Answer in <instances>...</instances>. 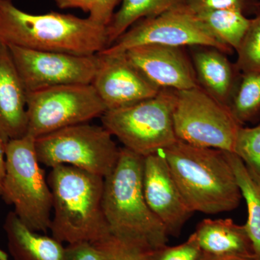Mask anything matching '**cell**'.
<instances>
[{"instance_id":"5bb4252c","label":"cell","mask_w":260,"mask_h":260,"mask_svg":"<svg viewBox=\"0 0 260 260\" xmlns=\"http://www.w3.org/2000/svg\"><path fill=\"white\" fill-rule=\"evenodd\" d=\"M124 53L128 60L160 90L181 91L199 85L192 61L184 47L145 44Z\"/></svg>"},{"instance_id":"7a4b0ae2","label":"cell","mask_w":260,"mask_h":260,"mask_svg":"<svg viewBox=\"0 0 260 260\" xmlns=\"http://www.w3.org/2000/svg\"><path fill=\"white\" fill-rule=\"evenodd\" d=\"M0 42L32 50L94 55L107 47V27L56 12L31 14L13 0H0Z\"/></svg>"},{"instance_id":"1f68e13d","label":"cell","mask_w":260,"mask_h":260,"mask_svg":"<svg viewBox=\"0 0 260 260\" xmlns=\"http://www.w3.org/2000/svg\"><path fill=\"white\" fill-rule=\"evenodd\" d=\"M200 260H256L254 256H220L213 255L203 252Z\"/></svg>"},{"instance_id":"cb8c5ba5","label":"cell","mask_w":260,"mask_h":260,"mask_svg":"<svg viewBox=\"0 0 260 260\" xmlns=\"http://www.w3.org/2000/svg\"><path fill=\"white\" fill-rule=\"evenodd\" d=\"M236 66L242 73H260V13L251 24L237 49Z\"/></svg>"},{"instance_id":"4dcf8cb0","label":"cell","mask_w":260,"mask_h":260,"mask_svg":"<svg viewBox=\"0 0 260 260\" xmlns=\"http://www.w3.org/2000/svg\"><path fill=\"white\" fill-rule=\"evenodd\" d=\"M6 169V143L0 136V198Z\"/></svg>"},{"instance_id":"d6986e66","label":"cell","mask_w":260,"mask_h":260,"mask_svg":"<svg viewBox=\"0 0 260 260\" xmlns=\"http://www.w3.org/2000/svg\"><path fill=\"white\" fill-rule=\"evenodd\" d=\"M186 3L187 0H122L107 27V47L142 19L157 16Z\"/></svg>"},{"instance_id":"e0dca14e","label":"cell","mask_w":260,"mask_h":260,"mask_svg":"<svg viewBox=\"0 0 260 260\" xmlns=\"http://www.w3.org/2000/svg\"><path fill=\"white\" fill-rule=\"evenodd\" d=\"M194 234L206 254L255 256L245 226L232 218L204 219L198 224Z\"/></svg>"},{"instance_id":"277c9868","label":"cell","mask_w":260,"mask_h":260,"mask_svg":"<svg viewBox=\"0 0 260 260\" xmlns=\"http://www.w3.org/2000/svg\"><path fill=\"white\" fill-rule=\"evenodd\" d=\"M48 184L52 194V237L68 244H95L112 235L104 208V178L68 165L51 168Z\"/></svg>"},{"instance_id":"5b68a950","label":"cell","mask_w":260,"mask_h":260,"mask_svg":"<svg viewBox=\"0 0 260 260\" xmlns=\"http://www.w3.org/2000/svg\"><path fill=\"white\" fill-rule=\"evenodd\" d=\"M40 164L31 136L8 141L1 198L14 206V213L30 230L47 233L50 230L53 199Z\"/></svg>"},{"instance_id":"f1b7e54d","label":"cell","mask_w":260,"mask_h":260,"mask_svg":"<svg viewBox=\"0 0 260 260\" xmlns=\"http://www.w3.org/2000/svg\"><path fill=\"white\" fill-rule=\"evenodd\" d=\"M66 257L67 260H102V254L95 244L78 242L68 244Z\"/></svg>"},{"instance_id":"484cf974","label":"cell","mask_w":260,"mask_h":260,"mask_svg":"<svg viewBox=\"0 0 260 260\" xmlns=\"http://www.w3.org/2000/svg\"><path fill=\"white\" fill-rule=\"evenodd\" d=\"M102 260H148L146 252L110 235L95 243Z\"/></svg>"},{"instance_id":"ffe728a7","label":"cell","mask_w":260,"mask_h":260,"mask_svg":"<svg viewBox=\"0 0 260 260\" xmlns=\"http://www.w3.org/2000/svg\"><path fill=\"white\" fill-rule=\"evenodd\" d=\"M229 158L247 207L248 218L244 226L252 244L256 259L260 260V185L236 154L229 153Z\"/></svg>"},{"instance_id":"8fae6325","label":"cell","mask_w":260,"mask_h":260,"mask_svg":"<svg viewBox=\"0 0 260 260\" xmlns=\"http://www.w3.org/2000/svg\"><path fill=\"white\" fill-rule=\"evenodd\" d=\"M8 47L28 93L58 85L91 84L96 73L97 54L76 55Z\"/></svg>"},{"instance_id":"8992f818","label":"cell","mask_w":260,"mask_h":260,"mask_svg":"<svg viewBox=\"0 0 260 260\" xmlns=\"http://www.w3.org/2000/svg\"><path fill=\"white\" fill-rule=\"evenodd\" d=\"M177 92L162 89L155 96L119 109L107 110L103 126L124 148L143 157L164 151L177 141L174 126Z\"/></svg>"},{"instance_id":"ac0fdd59","label":"cell","mask_w":260,"mask_h":260,"mask_svg":"<svg viewBox=\"0 0 260 260\" xmlns=\"http://www.w3.org/2000/svg\"><path fill=\"white\" fill-rule=\"evenodd\" d=\"M4 229L8 249L15 260H67L63 243L30 230L14 211L7 215Z\"/></svg>"},{"instance_id":"9a60e30c","label":"cell","mask_w":260,"mask_h":260,"mask_svg":"<svg viewBox=\"0 0 260 260\" xmlns=\"http://www.w3.org/2000/svg\"><path fill=\"white\" fill-rule=\"evenodd\" d=\"M27 96L9 48L0 42V136L6 143L28 133Z\"/></svg>"},{"instance_id":"ba28073f","label":"cell","mask_w":260,"mask_h":260,"mask_svg":"<svg viewBox=\"0 0 260 260\" xmlns=\"http://www.w3.org/2000/svg\"><path fill=\"white\" fill-rule=\"evenodd\" d=\"M177 92L174 126L178 140L202 148L234 153L242 124L229 108L201 87Z\"/></svg>"},{"instance_id":"83f0119b","label":"cell","mask_w":260,"mask_h":260,"mask_svg":"<svg viewBox=\"0 0 260 260\" xmlns=\"http://www.w3.org/2000/svg\"><path fill=\"white\" fill-rule=\"evenodd\" d=\"M122 0H95L93 8L89 13L88 18L102 26L107 27L114 10Z\"/></svg>"},{"instance_id":"d4e9b609","label":"cell","mask_w":260,"mask_h":260,"mask_svg":"<svg viewBox=\"0 0 260 260\" xmlns=\"http://www.w3.org/2000/svg\"><path fill=\"white\" fill-rule=\"evenodd\" d=\"M148 260H200L203 251L194 233L177 246H162L146 253Z\"/></svg>"},{"instance_id":"3957f363","label":"cell","mask_w":260,"mask_h":260,"mask_svg":"<svg viewBox=\"0 0 260 260\" xmlns=\"http://www.w3.org/2000/svg\"><path fill=\"white\" fill-rule=\"evenodd\" d=\"M181 194L193 212L232 211L242 199L229 152L178 140L161 151Z\"/></svg>"},{"instance_id":"6da1fadb","label":"cell","mask_w":260,"mask_h":260,"mask_svg":"<svg viewBox=\"0 0 260 260\" xmlns=\"http://www.w3.org/2000/svg\"><path fill=\"white\" fill-rule=\"evenodd\" d=\"M143 165L144 157L120 148L115 167L104 178L103 208L111 234L147 253L167 245L169 234L145 200Z\"/></svg>"},{"instance_id":"4316f807","label":"cell","mask_w":260,"mask_h":260,"mask_svg":"<svg viewBox=\"0 0 260 260\" xmlns=\"http://www.w3.org/2000/svg\"><path fill=\"white\" fill-rule=\"evenodd\" d=\"M186 5L195 13L224 10L245 11L257 4L252 0H187Z\"/></svg>"},{"instance_id":"7402d4cb","label":"cell","mask_w":260,"mask_h":260,"mask_svg":"<svg viewBox=\"0 0 260 260\" xmlns=\"http://www.w3.org/2000/svg\"><path fill=\"white\" fill-rule=\"evenodd\" d=\"M241 124L254 120L260 113V73H241L229 106Z\"/></svg>"},{"instance_id":"30bf717a","label":"cell","mask_w":260,"mask_h":260,"mask_svg":"<svg viewBox=\"0 0 260 260\" xmlns=\"http://www.w3.org/2000/svg\"><path fill=\"white\" fill-rule=\"evenodd\" d=\"M145 44L213 47L225 54H231L233 51L218 42L196 13L185 4L157 16L142 19L100 52L121 54L131 48Z\"/></svg>"},{"instance_id":"9c48e42d","label":"cell","mask_w":260,"mask_h":260,"mask_svg":"<svg viewBox=\"0 0 260 260\" xmlns=\"http://www.w3.org/2000/svg\"><path fill=\"white\" fill-rule=\"evenodd\" d=\"M107 111L92 84L58 85L28 93V133L34 139L101 117Z\"/></svg>"},{"instance_id":"4fadbf2b","label":"cell","mask_w":260,"mask_h":260,"mask_svg":"<svg viewBox=\"0 0 260 260\" xmlns=\"http://www.w3.org/2000/svg\"><path fill=\"white\" fill-rule=\"evenodd\" d=\"M143 185L150 210L169 236L178 237L194 212L181 194L161 152L145 157Z\"/></svg>"},{"instance_id":"603a6c76","label":"cell","mask_w":260,"mask_h":260,"mask_svg":"<svg viewBox=\"0 0 260 260\" xmlns=\"http://www.w3.org/2000/svg\"><path fill=\"white\" fill-rule=\"evenodd\" d=\"M244 162L253 179L260 185V124L238 130L234 153Z\"/></svg>"},{"instance_id":"f546056e","label":"cell","mask_w":260,"mask_h":260,"mask_svg":"<svg viewBox=\"0 0 260 260\" xmlns=\"http://www.w3.org/2000/svg\"><path fill=\"white\" fill-rule=\"evenodd\" d=\"M54 2L61 9L77 8L89 13L93 8L95 0H54Z\"/></svg>"},{"instance_id":"52a82bcc","label":"cell","mask_w":260,"mask_h":260,"mask_svg":"<svg viewBox=\"0 0 260 260\" xmlns=\"http://www.w3.org/2000/svg\"><path fill=\"white\" fill-rule=\"evenodd\" d=\"M40 164L68 165L107 177L115 167L120 148L104 126L84 124L68 126L35 139Z\"/></svg>"},{"instance_id":"7c38bea8","label":"cell","mask_w":260,"mask_h":260,"mask_svg":"<svg viewBox=\"0 0 260 260\" xmlns=\"http://www.w3.org/2000/svg\"><path fill=\"white\" fill-rule=\"evenodd\" d=\"M97 56L98 68L91 84L107 110L133 105L160 92L128 60L125 53L99 52Z\"/></svg>"},{"instance_id":"2e32d148","label":"cell","mask_w":260,"mask_h":260,"mask_svg":"<svg viewBox=\"0 0 260 260\" xmlns=\"http://www.w3.org/2000/svg\"><path fill=\"white\" fill-rule=\"evenodd\" d=\"M197 47L191 61L198 85L229 107L242 73L221 51L213 47Z\"/></svg>"},{"instance_id":"44dd1931","label":"cell","mask_w":260,"mask_h":260,"mask_svg":"<svg viewBox=\"0 0 260 260\" xmlns=\"http://www.w3.org/2000/svg\"><path fill=\"white\" fill-rule=\"evenodd\" d=\"M218 42L237 50L245 36L251 19L239 10H224L196 13Z\"/></svg>"}]
</instances>
